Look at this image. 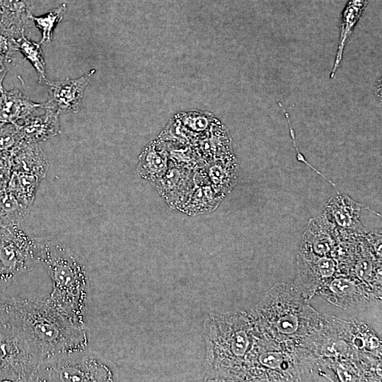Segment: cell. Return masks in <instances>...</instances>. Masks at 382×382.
<instances>
[{"instance_id":"cell-2","label":"cell","mask_w":382,"mask_h":382,"mask_svg":"<svg viewBox=\"0 0 382 382\" xmlns=\"http://www.w3.org/2000/svg\"><path fill=\"white\" fill-rule=\"evenodd\" d=\"M1 320L23 331L43 359L88 347L84 325L75 323L48 298H18L5 291Z\"/></svg>"},{"instance_id":"cell-16","label":"cell","mask_w":382,"mask_h":382,"mask_svg":"<svg viewBox=\"0 0 382 382\" xmlns=\"http://www.w3.org/2000/svg\"><path fill=\"white\" fill-rule=\"evenodd\" d=\"M367 0H349L342 16L341 32L335 60L330 74L334 78L342 59L346 43L366 6Z\"/></svg>"},{"instance_id":"cell-9","label":"cell","mask_w":382,"mask_h":382,"mask_svg":"<svg viewBox=\"0 0 382 382\" xmlns=\"http://www.w3.org/2000/svg\"><path fill=\"white\" fill-rule=\"evenodd\" d=\"M95 70L78 79H66L63 81H46L50 88L52 99L50 101L59 113L78 112L83 98L84 92L90 83Z\"/></svg>"},{"instance_id":"cell-11","label":"cell","mask_w":382,"mask_h":382,"mask_svg":"<svg viewBox=\"0 0 382 382\" xmlns=\"http://www.w3.org/2000/svg\"><path fill=\"white\" fill-rule=\"evenodd\" d=\"M13 171L35 175L43 179L49 170V162L38 145L21 140L11 153Z\"/></svg>"},{"instance_id":"cell-25","label":"cell","mask_w":382,"mask_h":382,"mask_svg":"<svg viewBox=\"0 0 382 382\" xmlns=\"http://www.w3.org/2000/svg\"><path fill=\"white\" fill-rule=\"evenodd\" d=\"M351 283L347 279H337L332 282L330 288L336 294H349L352 293L354 289V285Z\"/></svg>"},{"instance_id":"cell-24","label":"cell","mask_w":382,"mask_h":382,"mask_svg":"<svg viewBox=\"0 0 382 382\" xmlns=\"http://www.w3.org/2000/svg\"><path fill=\"white\" fill-rule=\"evenodd\" d=\"M278 103L279 105V106L282 108V110L284 111V114H285V116H286V118L287 120V122H288V124H289V130H290V134H291V139H292V141H293V144H294V148L296 149V158L299 161H301L303 162V163L306 164L308 166H309L312 170H313L315 172H316L317 173H318L320 175H321L322 177H323L325 179H326L327 180H328V182L335 187L336 188V186L335 185V184L331 182L330 180H328L325 175H323L320 172H319L317 169H316L312 165H311L306 160V158H304V156L300 153V151H299L298 148H297V146H296V139H295V132L291 125V123H290V120H289V115L288 113L286 112V111L284 110V108L282 107V103L278 101Z\"/></svg>"},{"instance_id":"cell-7","label":"cell","mask_w":382,"mask_h":382,"mask_svg":"<svg viewBox=\"0 0 382 382\" xmlns=\"http://www.w3.org/2000/svg\"><path fill=\"white\" fill-rule=\"evenodd\" d=\"M38 264L35 239L21 226L0 228V289L6 291Z\"/></svg>"},{"instance_id":"cell-15","label":"cell","mask_w":382,"mask_h":382,"mask_svg":"<svg viewBox=\"0 0 382 382\" xmlns=\"http://www.w3.org/2000/svg\"><path fill=\"white\" fill-rule=\"evenodd\" d=\"M169 154L165 146L154 141L145 146L138 158L139 175L153 183L161 178L169 167Z\"/></svg>"},{"instance_id":"cell-5","label":"cell","mask_w":382,"mask_h":382,"mask_svg":"<svg viewBox=\"0 0 382 382\" xmlns=\"http://www.w3.org/2000/svg\"><path fill=\"white\" fill-rule=\"evenodd\" d=\"M115 366L88 347L45 358L30 381H114Z\"/></svg>"},{"instance_id":"cell-8","label":"cell","mask_w":382,"mask_h":382,"mask_svg":"<svg viewBox=\"0 0 382 382\" xmlns=\"http://www.w3.org/2000/svg\"><path fill=\"white\" fill-rule=\"evenodd\" d=\"M196 170L176 165L169 161L166 173L151 183L170 207L179 209L189 197L195 185Z\"/></svg>"},{"instance_id":"cell-4","label":"cell","mask_w":382,"mask_h":382,"mask_svg":"<svg viewBox=\"0 0 382 382\" xmlns=\"http://www.w3.org/2000/svg\"><path fill=\"white\" fill-rule=\"evenodd\" d=\"M250 313L265 335H272V340L283 342L316 331L311 328V320H319L320 317L286 284L272 288Z\"/></svg>"},{"instance_id":"cell-1","label":"cell","mask_w":382,"mask_h":382,"mask_svg":"<svg viewBox=\"0 0 382 382\" xmlns=\"http://www.w3.org/2000/svg\"><path fill=\"white\" fill-rule=\"evenodd\" d=\"M204 381H255L257 358L272 342L251 313L212 314L204 321Z\"/></svg>"},{"instance_id":"cell-20","label":"cell","mask_w":382,"mask_h":382,"mask_svg":"<svg viewBox=\"0 0 382 382\" xmlns=\"http://www.w3.org/2000/svg\"><path fill=\"white\" fill-rule=\"evenodd\" d=\"M66 11V4L64 3L42 16H35L33 14L30 16L33 23L41 32L40 45L51 42L54 29L63 18Z\"/></svg>"},{"instance_id":"cell-3","label":"cell","mask_w":382,"mask_h":382,"mask_svg":"<svg viewBox=\"0 0 382 382\" xmlns=\"http://www.w3.org/2000/svg\"><path fill=\"white\" fill-rule=\"evenodd\" d=\"M34 239L37 263L44 267L52 282L48 299L75 323L84 325L89 279L83 262L54 239Z\"/></svg>"},{"instance_id":"cell-17","label":"cell","mask_w":382,"mask_h":382,"mask_svg":"<svg viewBox=\"0 0 382 382\" xmlns=\"http://www.w3.org/2000/svg\"><path fill=\"white\" fill-rule=\"evenodd\" d=\"M30 209L6 189L0 191V228L21 226Z\"/></svg>"},{"instance_id":"cell-19","label":"cell","mask_w":382,"mask_h":382,"mask_svg":"<svg viewBox=\"0 0 382 382\" xmlns=\"http://www.w3.org/2000/svg\"><path fill=\"white\" fill-rule=\"evenodd\" d=\"M17 51L21 52L35 68L38 81L45 83L46 79V66L40 44L30 40L25 35V31L16 38Z\"/></svg>"},{"instance_id":"cell-13","label":"cell","mask_w":382,"mask_h":382,"mask_svg":"<svg viewBox=\"0 0 382 382\" xmlns=\"http://www.w3.org/2000/svg\"><path fill=\"white\" fill-rule=\"evenodd\" d=\"M224 197L214 190L202 170H196L195 187L178 210L191 216L204 214L214 210Z\"/></svg>"},{"instance_id":"cell-21","label":"cell","mask_w":382,"mask_h":382,"mask_svg":"<svg viewBox=\"0 0 382 382\" xmlns=\"http://www.w3.org/2000/svg\"><path fill=\"white\" fill-rule=\"evenodd\" d=\"M21 140L16 125L0 124V158L10 156Z\"/></svg>"},{"instance_id":"cell-28","label":"cell","mask_w":382,"mask_h":382,"mask_svg":"<svg viewBox=\"0 0 382 382\" xmlns=\"http://www.w3.org/2000/svg\"><path fill=\"white\" fill-rule=\"evenodd\" d=\"M318 268L323 277H330L335 271L334 262L329 258H321L318 262Z\"/></svg>"},{"instance_id":"cell-12","label":"cell","mask_w":382,"mask_h":382,"mask_svg":"<svg viewBox=\"0 0 382 382\" xmlns=\"http://www.w3.org/2000/svg\"><path fill=\"white\" fill-rule=\"evenodd\" d=\"M201 170L214 190L225 196L234 186L238 169L235 157L229 153L204 163Z\"/></svg>"},{"instance_id":"cell-29","label":"cell","mask_w":382,"mask_h":382,"mask_svg":"<svg viewBox=\"0 0 382 382\" xmlns=\"http://www.w3.org/2000/svg\"><path fill=\"white\" fill-rule=\"evenodd\" d=\"M5 299V291L0 289V320L2 318L3 304Z\"/></svg>"},{"instance_id":"cell-27","label":"cell","mask_w":382,"mask_h":382,"mask_svg":"<svg viewBox=\"0 0 382 382\" xmlns=\"http://www.w3.org/2000/svg\"><path fill=\"white\" fill-rule=\"evenodd\" d=\"M13 59L8 55L0 54V92L4 90L3 81L10 69Z\"/></svg>"},{"instance_id":"cell-23","label":"cell","mask_w":382,"mask_h":382,"mask_svg":"<svg viewBox=\"0 0 382 382\" xmlns=\"http://www.w3.org/2000/svg\"><path fill=\"white\" fill-rule=\"evenodd\" d=\"M13 173L11 155L0 158V191L7 188Z\"/></svg>"},{"instance_id":"cell-18","label":"cell","mask_w":382,"mask_h":382,"mask_svg":"<svg viewBox=\"0 0 382 382\" xmlns=\"http://www.w3.org/2000/svg\"><path fill=\"white\" fill-rule=\"evenodd\" d=\"M40 180L35 175L13 171L6 190L21 204L30 208Z\"/></svg>"},{"instance_id":"cell-14","label":"cell","mask_w":382,"mask_h":382,"mask_svg":"<svg viewBox=\"0 0 382 382\" xmlns=\"http://www.w3.org/2000/svg\"><path fill=\"white\" fill-rule=\"evenodd\" d=\"M0 124H19L38 108H43V103L32 101L21 90L5 89L0 92Z\"/></svg>"},{"instance_id":"cell-6","label":"cell","mask_w":382,"mask_h":382,"mask_svg":"<svg viewBox=\"0 0 382 382\" xmlns=\"http://www.w3.org/2000/svg\"><path fill=\"white\" fill-rule=\"evenodd\" d=\"M42 360L23 331L0 320V381H30Z\"/></svg>"},{"instance_id":"cell-10","label":"cell","mask_w":382,"mask_h":382,"mask_svg":"<svg viewBox=\"0 0 382 382\" xmlns=\"http://www.w3.org/2000/svg\"><path fill=\"white\" fill-rule=\"evenodd\" d=\"M45 113L42 115L33 114L23 120L22 124L16 125L22 141L29 143L44 141L61 132L59 112L48 100L44 103Z\"/></svg>"},{"instance_id":"cell-26","label":"cell","mask_w":382,"mask_h":382,"mask_svg":"<svg viewBox=\"0 0 382 382\" xmlns=\"http://www.w3.org/2000/svg\"><path fill=\"white\" fill-rule=\"evenodd\" d=\"M184 121L189 127L197 132L203 131L207 125V120L201 116L187 115Z\"/></svg>"},{"instance_id":"cell-22","label":"cell","mask_w":382,"mask_h":382,"mask_svg":"<svg viewBox=\"0 0 382 382\" xmlns=\"http://www.w3.org/2000/svg\"><path fill=\"white\" fill-rule=\"evenodd\" d=\"M21 34L13 28L5 27L0 22V54L11 56L17 51L16 38Z\"/></svg>"}]
</instances>
